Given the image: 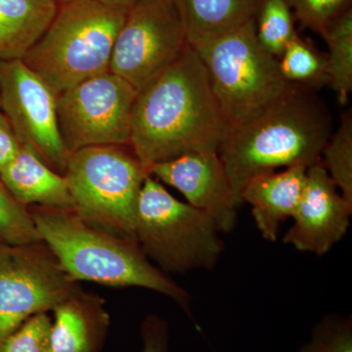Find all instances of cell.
I'll return each instance as SVG.
<instances>
[{
	"instance_id": "obj_1",
	"label": "cell",
	"mask_w": 352,
	"mask_h": 352,
	"mask_svg": "<svg viewBox=\"0 0 352 352\" xmlns=\"http://www.w3.org/2000/svg\"><path fill=\"white\" fill-rule=\"evenodd\" d=\"M227 129L205 67L188 45L138 91L129 147L148 171L191 153H219Z\"/></svg>"
},
{
	"instance_id": "obj_2",
	"label": "cell",
	"mask_w": 352,
	"mask_h": 352,
	"mask_svg": "<svg viewBox=\"0 0 352 352\" xmlns=\"http://www.w3.org/2000/svg\"><path fill=\"white\" fill-rule=\"evenodd\" d=\"M315 90L291 85L249 120L227 129L219 155L239 205L241 192L254 176L322 162L333 122Z\"/></svg>"
},
{
	"instance_id": "obj_3",
	"label": "cell",
	"mask_w": 352,
	"mask_h": 352,
	"mask_svg": "<svg viewBox=\"0 0 352 352\" xmlns=\"http://www.w3.org/2000/svg\"><path fill=\"white\" fill-rule=\"evenodd\" d=\"M27 208L41 240L72 279L152 289L175 300L193 319L191 296L153 265L135 239L90 226L75 210L41 206Z\"/></svg>"
},
{
	"instance_id": "obj_4",
	"label": "cell",
	"mask_w": 352,
	"mask_h": 352,
	"mask_svg": "<svg viewBox=\"0 0 352 352\" xmlns=\"http://www.w3.org/2000/svg\"><path fill=\"white\" fill-rule=\"evenodd\" d=\"M126 13V9L97 0L59 4L50 25L23 62L57 95L106 73Z\"/></svg>"
},
{
	"instance_id": "obj_5",
	"label": "cell",
	"mask_w": 352,
	"mask_h": 352,
	"mask_svg": "<svg viewBox=\"0 0 352 352\" xmlns=\"http://www.w3.org/2000/svg\"><path fill=\"white\" fill-rule=\"evenodd\" d=\"M194 50L228 127L249 120L291 85L277 58L258 43L254 19Z\"/></svg>"
},
{
	"instance_id": "obj_6",
	"label": "cell",
	"mask_w": 352,
	"mask_h": 352,
	"mask_svg": "<svg viewBox=\"0 0 352 352\" xmlns=\"http://www.w3.org/2000/svg\"><path fill=\"white\" fill-rule=\"evenodd\" d=\"M214 220L147 175L138 199L134 237L148 258L166 273L210 270L223 252Z\"/></svg>"
},
{
	"instance_id": "obj_7",
	"label": "cell",
	"mask_w": 352,
	"mask_h": 352,
	"mask_svg": "<svg viewBox=\"0 0 352 352\" xmlns=\"http://www.w3.org/2000/svg\"><path fill=\"white\" fill-rule=\"evenodd\" d=\"M126 147L94 146L73 152L64 176L83 221L135 239L139 195L149 173Z\"/></svg>"
},
{
	"instance_id": "obj_8",
	"label": "cell",
	"mask_w": 352,
	"mask_h": 352,
	"mask_svg": "<svg viewBox=\"0 0 352 352\" xmlns=\"http://www.w3.org/2000/svg\"><path fill=\"white\" fill-rule=\"evenodd\" d=\"M80 289L43 241L0 243V346L30 317L52 310Z\"/></svg>"
},
{
	"instance_id": "obj_9",
	"label": "cell",
	"mask_w": 352,
	"mask_h": 352,
	"mask_svg": "<svg viewBox=\"0 0 352 352\" xmlns=\"http://www.w3.org/2000/svg\"><path fill=\"white\" fill-rule=\"evenodd\" d=\"M138 90L110 71L57 95V118L73 153L94 146H129Z\"/></svg>"
},
{
	"instance_id": "obj_10",
	"label": "cell",
	"mask_w": 352,
	"mask_h": 352,
	"mask_svg": "<svg viewBox=\"0 0 352 352\" xmlns=\"http://www.w3.org/2000/svg\"><path fill=\"white\" fill-rule=\"evenodd\" d=\"M188 46L173 0H145L127 10L109 71L140 91L168 68Z\"/></svg>"
},
{
	"instance_id": "obj_11",
	"label": "cell",
	"mask_w": 352,
	"mask_h": 352,
	"mask_svg": "<svg viewBox=\"0 0 352 352\" xmlns=\"http://www.w3.org/2000/svg\"><path fill=\"white\" fill-rule=\"evenodd\" d=\"M0 110L20 142L64 175L72 153L58 126L56 92L22 59L0 62Z\"/></svg>"
},
{
	"instance_id": "obj_12",
	"label": "cell",
	"mask_w": 352,
	"mask_h": 352,
	"mask_svg": "<svg viewBox=\"0 0 352 352\" xmlns=\"http://www.w3.org/2000/svg\"><path fill=\"white\" fill-rule=\"evenodd\" d=\"M148 173L177 189L190 205L214 220L219 232L233 230L239 204L219 153H191L154 164Z\"/></svg>"
},
{
	"instance_id": "obj_13",
	"label": "cell",
	"mask_w": 352,
	"mask_h": 352,
	"mask_svg": "<svg viewBox=\"0 0 352 352\" xmlns=\"http://www.w3.org/2000/svg\"><path fill=\"white\" fill-rule=\"evenodd\" d=\"M351 214L352 205L338 193L322 162L315 164L307 168L302 198L284 243L300 252L325 254L346 235Z\"/></svg>"
},
{
	"instance_id": "obj_14",
	"label": "cell",
	"mask_w": 352,
	"mask_h": 352,
	"mask_svg": "<svg viewBox=\"0 0 352 352\" xmlns=\"http://www.w3.org/2000/svg\"><path fill=\"white\" fill-rule=\"evenodd\" d=\"M307 166L296 164L281 173H261L251 178L241 192V203L252 206V214L264 239L274 242L280 226L293 217L300 203Z\"/></svg>"
},
{
	"instance_id": "obj_15",
	"label": "cell",
	"mask_w": 352,
	"mask_h": 352,
	"mask_svg": "<svg viewBox=\"0 0 352 352\" xmlns=\"http://www.w3.org/2000/svg\"><path fill=\"white\" fill-rule=\"evenodd\" d=\"M52 311L50 352L100 351L110 326L103 298L80 289Z\"/></svg>"
},
{
	"instance_id": "obj_16",
	"label": "cell",
	"mask_w": 352,
	"mask_h": 352,
	"mask_svg": "<svg viewBox=\"0 0 352 352\" xmlns=\"http://www.w3.org/2000/svg\"><path fill=\"white\" fill-rule=\"evenodd\" d=\"M0 180L24 207L75 210V201L64 175L51 170L30 146L22 144L18 154L0 173Z\"/></svg>"
},
{
	"instance_id": "obj_17",
	"label": "cell",
	"mask_w": 352,
	"mask_h": 352,
	"mask_svg": "<svg viewBox=\"0 0 352 352\" xmlns=\"http://www.w3.org/2000/svg\"><path fill=\"white\" fill-rule=\"evenodd\" d=\"M187 43L195 48L237 29L256 16L258 0H173Z\"/></svg>"
},
{
	"instance_id": "obj_18",
	"label": "cell",
	"mask_w": 352,
	"mask_h": 352,
	"mask_svg": "<svg viewBox=\"0 0 352 352\" xmlns=\"http://www.w3.org/2000/svg\"><path fill=\"white\" fill-rule=\"evenodd\" d=\"M58 7L57 0H0V62L23 59Z\"/></svg>"
},
{
	"instance_id": "obj_19",
	"label": "cell",
	"mask_w": 352,
	"mask_h": 352,
	"mask_svg": "<svg viewBox=\"0 0 352 352\" xmlns=\"http://www.w3.org/2000/svg\"><path fill=\"white\" fill-rule=\"evenodd\" d=\"M328 44V85L342 104L352 92V10L342 13L322 36Z\"/></svg>"
},
{
	"instance_id": "obj_20",
	"label": "cell",
	"mask_w": 352,
	"mask_h": 352,
	"mask_svg": "<svg viewBox=\"0 0 352 352\" xmlns=\"http://www.w3.org/2000/svg\"><path fill=\"white\" fill-rule=\"evenodd\" d=\"M278 63L282 76L289 85L314 89L328 85L327 56L298 34L287 44Z\"/></svg>"
},
{
	"instance_id": "obj_21",
	"label": "cell",
	"mask_w": 352,
	"mask_h": 352,
	"mask_svg": "<svg viewBox=\"0 0 352 352\" xmlns=\"http://www.w3.org/2000/svg\"><path fill=\"white\" fill-rule=\"evenodd\" d=\"M254 23L258 43L276 58L296 34L291 0H258Z\"/></svg>"
},
{
	"instance_id": "obj_22",
	"label": "cell",
	"mask_w": 352,
	"mask_h": 352,
	"mask_svg": "<svg viewBox=\"0 0 352 352\" xmlns=\"http://www.w3.org/2000/svg\"><path fill=\"white\" fill-rule=\"evenodd\" d=\"M321 156L324 168L328 171L342 196L352 205V115L342 113L335 133L329 138Z\"/></svg>"
},
{
	"instance_id": "obj_23",
	"label": "cell",
	"mask_w": 352,
	"mask_h": 352,
	"mask_svg": "<svg viewBox=\"0 0 352 352\" xmlns=\"http://www.w3.org/2000/svg\"><path fill=\"white\" fill-rule=\"evenodd\" d=\"M38 241L43 240L29 210L14 199L0 180V243L22 245Z\"/></svg>"
},
{
	"instance_id": "obj_24",
	"label": "cell",
	"mask_w": 352,
	"mask_h": 352,
	"mask_svg": "<svg viewBox=\"0 0 352 352\" xmlns=\"http://www.w3.org/2000/svg\"><path fill=\"white\" fill-rule=\"evenodd\" d=\"M300 352H352L351 317L326 316L315 326Z\"/></svg>"
},
{
	"instance_id": "obj_25",
	"label": "cell",
	"mask_w": 352,
	"mask_h": 352,
	"mask_svg": "<svg viewBox=\"0 0 352 352\" xmlns=\"http://www.w3.org/2000/svg\"><path fill=\"white\" fill-rule=\"evenodd\" d=\"M52 321L47 312L30 317L0 346V352H50Z\"/></svg>"
},
{
	"instance_id": "obj_26",
	"label": "cell",
	"mask_w": 352,
	"mask_h": 352,
	"mask_svg": "<svg viewBox=\"0 0 352 352\" xmlns=\"http://www.w3.org/2000/svg\"><path fill=\"white\" fill-rule=\"evenodd\" d=\"M291 3L302 24L321 36L333 20L351 8V0H291Z\"/></svg>"
},
{
	"instance_id": "obj_27",
	"label": "cell",
	"mask_w": 352,
	"mask_h": 352,
	"mask_svg": "<svg viewBox=\"0 0 352 352\" xmlns=\"http://www.w3.org/2000/svg\"><path fill=\"white\" fill-rule=\"evenodd\" d=\"M143 349L141 352H168V323L157 315H149L141 329Z\"/></svg>"
},
{
	"instance_id": "obj_28",
	"label": "cell",
	"mask_w": 352,
	"mask_h": 352,
	"mask_svg": "<svg viewBox=\"0 0 352 352\" xmlns=\"http://www.w3.org/2000/svg\"><path fill=\"white\" fill-rule=\"evenodd\" d=\"M21 145L22 143L14 131L10 122L0 110V173L18 154Z\"/></svg>"
},
{
	"instance_id": "obj_29",
	"label": "cell",
	"mask_w": 352,
	"mask_h": 352,
	"mask_svg": "<svg viewBox=\"0 0 352 352\" xmlns=\"http://www.w3.org/2000/svg\"><path fill=\"white\" fill-rule=\"evenodd\" d=\"M97 1L101 2L105 6L113 7V8L129 10L131 7L135 6L136 4L145 1V0H97Z\"/></svg>"
},
{
	"instance_id": "obj_30",
	"label": "cell",
	"mask_w": 352,
	"mask_h": 352,
	"mask_svg": "<svg viewBox=\"0 0 352 352\" xmlns=\"http://www.w3.org/2000/svg\"><path fill=\"white\" fill-rule=\"evenodd\" d=\"M73 1V0H57L58 3H66V2Z\"/></svg>"
}]
</instances>
